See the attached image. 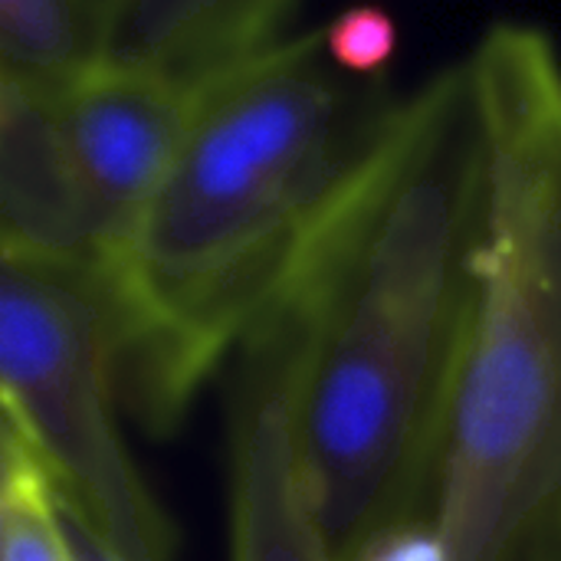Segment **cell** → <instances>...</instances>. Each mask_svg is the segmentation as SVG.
Instances as JSON below:
<instances>
[{
  "instance_id": "1",
  "label": "cell",
  "mask_w": 561,
  "mask_h": 561,
  "mask_svg": "<svg viewBox=\"0 0 561 561\" xmlns=\"http://www.w3.org/2000/svg\"><path fill=\"white\" fill-rule=\"evenodd\" d=\"M483 164L477 85L460 59L394 99L279 296L306 335L299 457L332 561L421 519Z\"/></svg>"
},
{
  "instance_id": "2",
  "label": "cell",
  "mask_w": 561,
  "mask_h": 561,
  "mask_svg": "<svg viewBox=\"0 0 561 561\" xmlns=\"http://www.w3.org/2000/svg\"><path fill=\"white\" fill-rule=\"evenodd\" d=\"M394 99L342 72L322 26L197 99L168 174L95 270L118 404L148 437H174L230 368Z\"/></svg>"
},
{
  "instance_id": "3",
  "label": "cell",
  "mask_w": 561,
  "mask_h": 561,
  "mask_svg": "<svg viewBox=\"0 0 561 561\" xmlns=\"http://www.w3.org/2000/svg\"><path fill=\"white\" fill-rule=\"evenodd\" d=\"M467 62L486 164L421 519L450 561H561V53L503 20Z\"/></svg>"
},
{
  "instance_id": "4",
  "label": "cell",
  "mask_w": 561,
  "mask_h": 561,
  "mask_svg": "<svg viewBox=\"0 0 561 561\" xmlns=\"http://www.w3.org/2000/svg\"><path fill=\"white\" fill-rule=\"evenodd\" d=\"M3 417L43 457L56 493L125 561H174L178 529L145 486L115 411L95 273L0 256Z\"/></svg>"
},
{
  "instance_id": "5",
  "label": "cell",
  "mask_w": 561,
  "mask_h": 561,
  "mask_svg": "<svg viewBox=\"0 0 561 561\" xmlns=\"http://www.w3.org/2000/svg\"><path fill=\"white\" fill-rule=\"evenodd\" d=\"M306 335L276 299L227 368L230 561H332L302 480Z\"/></svg>"
},
{
  "instance_id": "6",
  "label": "cell",
  "mask_w": 561,
  "mask_h": 561,
  "mask_svg": "<svg viewBox=\"0 0 561 561\" xmlns=\"http://www.w3.org/2000/svg\"><path fill=\"white\" fill-rule=\"evenodd\" d=\"M194 108L197 99L178 85L118 66L92 72L56 99L62 138L89 201L99 266L158 191Z\"/></svg>"
},
{
  "instance_id": "7",
  "label": "cell",
  "mask_w": 561,
  "mask_h": 561,
  "mask_svg": "<svg viewBox=\"0 0 561 561\" xmlns=\"http://www.w3.org/2000/svg\"><path fill=\"white\" fill-rule=\"evenodd\" d=\"M0 256L95 273L99 243L56 99L0 79Z\"/></svg>"
},
{
  "instance_id": "8",
  "label": "cell",
  "mask_w": 561,
  "mask_h": 561,
  "mask_svg": "<svg viewBox=\"0 0 561 561\" xmlns=\"http://www.w3.org/2000/svg\"><path fill=\"white\" fill-rule=\"evenodd\" d=\"M296 33V7L283 0H115L108 66L201 99Z\"/></svg>"
},
{
  "instance_id": "9",
  "label": "cell",
  "mask_w": 561,
  "mask_h": 561,
  "mask_svg": "<svg viewBox=\"0 0 561 561\" xmlns=\"http://www.w3.org/2000/svg\"><path fill=\"white\" fill-rule=\"evenodd\" d=\"M115 0H3L0 79L59 99L108 66Z\"/></svg>"
},
{
  "instance_id": "10",
  "label": "cell",
  "mask_w": 561,
  "mask_h": 561,
  "mask_svg": "<svg viewBox=\"0 0 561 561\" xmlns=\"http://www.w3.org/2000/svg\"><path fill=\"white\" fill-rule=\"evenodd\" d=\"M0 552L3 561H69L56 483L7 417L0 427Z\"/></svg>"
},
{
  "instance_id": "11",
  "label": "cell",
  "mask_w": 561,
  "mask_h": 561,
  "mask_svg": "<svg viewBox=\"0 0 561 561\" xmlns=\"http://www.w3.org/2000/svg\"><path fill=\"white\" fill-rule=\"evenodd\" d=\"M322 30H325V53L342 72L368 82L388 79V66L398 53V23L391 13L378 7H358L339 13Z\"/></svg>"
},
{
  "instance_id": "12",
  "label": "cell",
  "mask_w": 561,
  "mask_h": 561,
  "mask_svg": "<svg viewBox=\"0 0 561 561\" xmlns=\"http://www.w3.org/2000/svg\"><path fill=\"white\" fill-rule=\"evenodd\" d=\"M355 561H450V556L431 519H411L375 536Z\"/></svg>"
},
{
  "instance_id": "13",
  "label": "cell",
  "mask_w": 561,
  "mask_h": 561,
  "mask_svg": "<svg viewBox=\"0 0 561 561\" xmlns=\"http://www.w3.org/2000/svg\"><path fill=\"white\" fill-rule=\"evenodd\" d=\"M56 503H59V523H62L69 561H125L72 506L59 500V493H56Z\"/></svg>"
}]
</instances>
